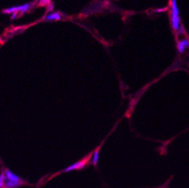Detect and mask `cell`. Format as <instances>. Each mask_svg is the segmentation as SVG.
I'll use <instances>...</instances> for the list:
<instances>
[{"label": "cell", "mask_w": 189, "mask_h": 188, "mask_svg": "<svg viewBox=\"0 0 189 188\" xmlns=\"http://www.w3.org/2000/svg\"><path fill=\"white\" fill-rule=\"evenodd\" d=\"M90 156L91 155H89V157H85V158H84L83 160H79V161L76 162V163H75V164H72V165H70L69 167H66V169L64 170V171L65 172H69V171H74V170L82 169V168H83V167H85V165H86L87 162L89 161V158H90Z\"/></svg>", "instance_id": "277c9868"}, {"label": "cell", "mask_w": 189, "mask_h": 188, "mask_svg": "<svg viewBox=\"0 0 189 188\" xmlns=\"http://www.w3.org/2000/svg\"><path fill=\"white\" fill-rule=\"evenodd\" d=\"M168 8H161V9H157L154 10L155 12H165V11L167 10Z\"/></svg>", "instance_id": "9c48e42d"}, {"label": "cell", "mask_w": 189, "mask_h": 188, "mask_svg": "<svg viewBox=\"0 0 189 188\" xmlns=\"http://www.w3.org/2000/svg\"><path fill=\"white\" fill-rule=\"evenodd\" d=\"M172 7V15H171V20H172V25L174 30L178 31L180 28V16H179V9L178 7L177 2L175 0L172 1L171 3Z\"/></svg>", "instance_id": "7a4b0ae2"}, {"label": "cell", "mask_w": 189, "mask_h": 188, "mask_svg": "<svg viewBox=\"0 0 189 188\" xmlns=\"http://www.w3.org/2000/svg\"><path fill=\"white\" fill-rule=\"evenodd\" d=\"M16 16H17V12H16V13H13V14H12V20H13V19H16Z\"/></svg>", "instance_id": "8fae6325"}, {"label": "cell", "mask_w": 189, "mask_h": 188, "mask_svg": "<svg viewBox=\"0 0 189 188\" xmlns=\"http://www.w3.org/2000/svg\"><path fill=\"white\" fill-rule=\"evenodd\" d=\"M99 150L97 149L96 151L94 152L93 156H92V164L93 165H96L98 163V160H99Z\"/></svg>", "instance_id": "52a82bcc"}, {"label": "cell", "mask_w": 189, "mask_h": 188, "mask_svg": "<svg viewBox=\"0 0 189 188\" xmlns=\"http://www.w3.org/2000/svg\"><path fill=\"white\" fill-rule=\"evenodd\" d=\"M4 182H5V174H2L0 175V187L3 188Z\"/></svg>", "instance_id": "ba28073f"}, {"label": "cell", "mask_w": 189, "mask_h": 188, "mask_svg": "<svg viewBox=\"0 0 189 188\" xmlns=\"http://www.w3.org/2000/svg\"><path fill=\"white\" fill-rule=\"evenodd\" d=\"M4 174H5V182L3 188H16L23 184V181L21 178L9 170H5Z\"/></svg>", "instance_id": "6da1fadb"}, {"label": "cell", "mask_w": 189, "mask_h": 188, "mask_svg": "<svg viewBox=\"0 0 189 188\" xmlns=\"http://www.w3.org/2000/svg\"><path fill=\"white\" fill-rule=\"evenodd\" d=\"M178 31H179V33H180V34H184V28H183V27H182V26H181L180 28H179Z\"/></svg>", "instance_id": "30bf717a"}, {"label": "cell", "mask_w": 189, "mask_h": 188, "mask_svg": "<svg viewBox=\"0 0 189 188\" xmlns=\"http://www.w3.org/2000/svg\"><path fill=\"white\" fill-rule=\"evenodd\" d=\"M31 4L30 3H26L23 4L22 5H17V6H12V7H9L3 10V13L5 14H11V13H16L18 12H26L30 9L31 7Z\"/></svg>", "instance_id": "3957f363"}, {"label": "cell", "mask_w": 189, "mask_h": 188, "mask_svg": "<svg viewBox=\"0 0 189 188\" xmlns=\"http://www.w3.org/2000/svg\"><path fill=\"white\" fill-rule=\"evenodd\" d=\"M188 47L189 41L187 40V39H186V38L180 41V42H178V52L180 53L183 52L185 50V49H187V48Z\"/></svg>", "instance_id": "5b68a950"}, {"label": "cell", "mask_w": 189, "mask_h": 188, "mask_svg": "<svg viewBox=\"0 0 189 188\" xmlns=\"http://www.w3.org/2000/svg\"><path fill=\"white\" fill-rule=\"evenodd\" d=\"M45 19L46 20H60L61 15L57 12H52V13H49V15H47L45 16Z\"/></svg>", "instance_id": "8992f818"}]
</instances>
